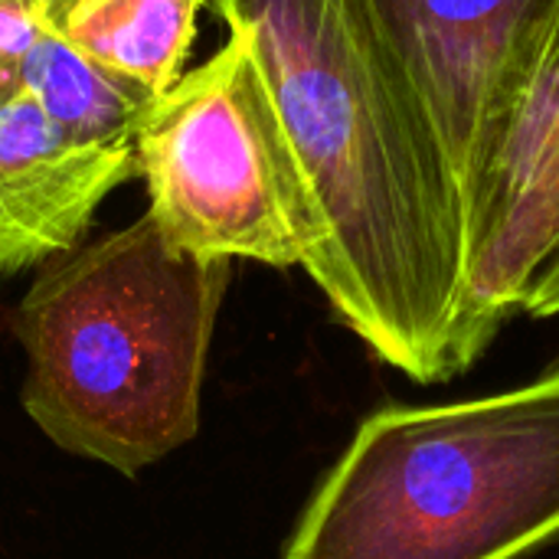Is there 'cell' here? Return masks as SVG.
<instances>
[{
	"mask_svg": "<svg viewBox=\"0 0 559 559\" xmlns=\"http://www.w3.org/2000/svg\"><path fill=\"white\" fill-rule=\"evenodd\" d=\"M131 177L134 147L85 138L0 82V275L79 249L95 210Z\"/></svg>",
	"mask_w": 559,
	"mask_h": 559,
	"instance_id": "cell-7",
	"label": "cell"
},
{
	"mask_svg": "<svg viewBox=\"0 0 559 559\" xmlns=\"http://www.w3.org/2000/svg\"><path fill=\"white\" fill-rule=\"evenodd\" d=\"M559 246V0L465 197L459 367L472 370Z\"/></svg>",
	"mask_w": 559,
	"mask_h": 559,
	"instance_id": "cell-5",
	"label": "cell"
},
{
	"mask_svg": "<svg viewBox=\"0 0 559 559\" xmlns=\"http://www.w3.org/2000/svg\"><path fill=\"white\" fill-rule=\"evenodd\" d=\"M524 311L534 318H557L559 314V246L550 255V262L540 269V275L524 301Z\"/></svg>",
	"mask_w": 559,
	"mask_h": 559,
	"instance_id": "cell-9",
	"label": "cell"
},
{
	"mask_svg": "<svg viewBox=\"0 0 559 559\" xmlns=\"http://www.w3.org/2000/svg\"><path fill=\"white\" fill-rule=\"evenodd\" d=\"M557 537L559 364L504 393L367 416L285 559H521Z\"/></svg>",
	"mask_w": 559,
	"mask_h": 559,
	"instance_id": "cell-3",
	"label": "cell"
},
{
	"mask_svg": "<svg viewBox=\"0 0 559 559\" xmlns=\"http://www.w3.org/2000/svg\"><path fill=\"white\" fill-rule=\"evenodd\" d=\"M229 275L174 252L147 213L49 259L13 311L29 419L128 478L187 445Z\"/></svg>",
	"mask_w": 559,
	"mask_h": 559,
	"instance_id": "cell-2",
	"label": "cell"
},
{
	"mask_svg": "<svg viewBox=\"0 0 559 559\" xmlns=\"http://www.w3.org/2000/svg\"><path fill=\"white\" fill-rule=\"evenodd\" d=\"M134 164L147 216L174 252L305 265L308 190L242 29L154 102L134 134Z\"/></svg>",
	"mask_w": 559,
	"mask_h": 559,
	"instance_id": "cell-4",
	"label": "cell"
},
{
	"mask_svg": "<svg viewBox=\"0 0 559 559\" xmlns=\"http://www.w3.org/2000/svg\"><path fill=\"white\" fill-rule=\"evenodd\" d=\"M403 69L462 197L557 0H360Z\"/></svg>",
	"mask_w": 559,
	"mask_h": 559,
	"instance_id": "cell-6",
	"label": "cell"
},
{
	"mask_svg": "<svg viewBox=\"0 0 559 559\" xmlns=\"http://www.w3.org/2000/svg\"><path fill=\"white\" fill-rule=\"evenodd\" d=\"M206 0H33L46 29L160 98L180 75Z\"/></svg>",
	"mask_w": 559,
	"mask_h": 559,
	"instance_id": "cell-8",
	"label": "cell"
},
{
	"mask_svg": "<svg viewBox=\"0 0 559 559\" xmlns=\"http://www.w3.org/2000/svg\"><path fill=\"white\" fill-rule=\"evenodd\" d=\"M242 29L295 151L305 272L413 383L462 377L465 216L449 160L360 0H206Z\"/></svg>",
	"mask_w": 559,
	"mask_h": 559,
	"instance_id": "cell-1",
	"label": "cell"
}]
</instances>
